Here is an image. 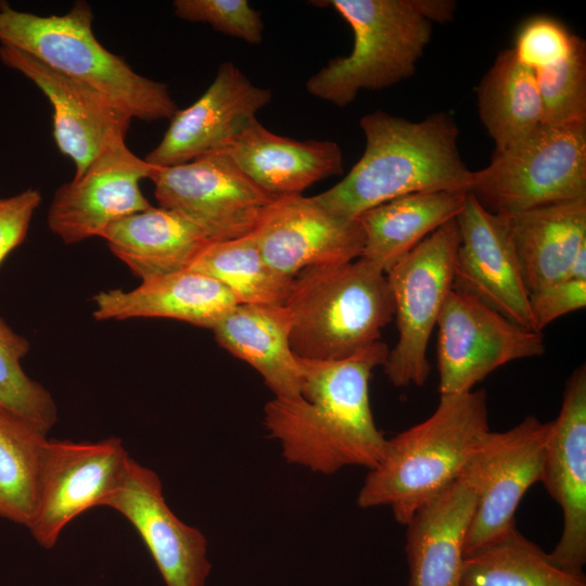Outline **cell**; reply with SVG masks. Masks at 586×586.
Masks as SVG:
<instances>
[{
	"instance_id": "10",
	"label": "cell",
	"mask_w": 586,
	"mask_h": 586,
	"mask_svg": "<svg viewBox=\"0 0 586 586\" xmlns=\"http://www.w3.org/2000/svg\"><path fill=\"white\" fill-rule=\"evenodd\" d=\"M150 180L161 207L196 224L212 241L251 233L275 198L255 184L221 151L186 164L157 167Z\"/></svg>"
},
{
	"instance_id": "27",
	"label": "cell",
	"mask_w": 586,
	"mask_h": 586,
	"mask_svg": "<svg viewBox=\"0 0 586 586\" xmlns=\"http://www.w3.org/2000/svg\"><path fill=\"white\" fill-rule=\"evenodd\" d=\"M476 95L480 118L495 152L524 139L542 124L535 73L518 62L512 48L499 52Z\"/></svg>"
},
{
	"instance_id": "28",
	"label": "cell",
	"mask_w": 586,
	"mask_h": 586,
	"mask_svg": "<svg viewBox=\"0 0 586 586\" xmlns=\"http://www.w3.org/2000/svg\"><path fill=\"white\" fill-rule=\"evenodd\" d=\"M461 586H586L515 526L463 559Z\"/></svg>"
},
{
	"instance_id": "12",
	"label": "cell",
	"mask_w": 586,
	"mask_h": 586,
	"mask_svg": "<svg viewBox=\"0 0 586 586\" xmlns=\"http://www.w3.org/2000/svg\"><path fill=\"white\" fill-rule=\"evenodd\" d=\"M129 455L122 440L47 441L37 508L28 530L43 548L58 543L65 526L89 509L103 507L116 488Z\"/></svg>"
},
{
	"instance_id": "31",
	"label": "cell",
	"mask_w": 586,
	"mask_h": 586,
	"mask_svg": "<svg viewBox=\"0 0 586 586\" xmlns=\"http://www.w3.org/2000/svg\"><path fill=\"white\" fill-rule=\"evenodd\" d=\"M29 347V342L0 317V407L48 435L58 421V408L49 391L21 366Z\"/></svg>"
},
{
	"instance_id": "8",
	"label": "cell",
	"mask_w": 586,
	"mask_h": 586,
	"mask_svg": "<svg viewBox=\"0 0 586 586\" xmlns=\"http://www.w3.org/2000/svg\"><path fill=\"white\" fill-rule=\"evenodd\" d=\"M459 231L453 219L419 243L385 275L392 292L398 339L383 365L396 387L421 386L431 366L428 344L454 286Z\"/></svg>"
},
{
	"instance_id": "5",
	"label": "cell",
	"mask_w": 586,
	"mask_h": 586,
	"mask_svg": "<svg viewBox=\"0 0 586 586\" xmlns=\"http://www.w3.org/2000/svg\"><path fill=\"white\" fill-rule=\"evenodd\" d=\"M351 26L352 52L328 62L306 81L309 94L339 107L358 92L381 90L409 78L446 13L442 0H329Z\"/></svg>"
},
{
	"instance_id": "6",
	"label": "cell",
	"mask_w": 586,
	"mask_h": 586,
	"mask_svg": "<svg viewBox=\"0 0 586 586\" xmlns=\"http://www.w3.org/2000/svg\"><path fill=\"white\" fill-rule=\"evenodd\" d=\"M284 306L293 354L315 360L341 359L380 341L395 313L386 275L361 257L304 269Z\"/></svg>"
},
{
	"instance_id": "23",
	"label": "cell",
	"mask_w": 586,
	"mask_h": 586,
	"mask_svg": "<svg viewBox=\"0 0 586 586\" xmlns=\"http://www.w3.org/2000/svg\"><path fill=\"white\" fill-rule=\"evenodd\" d=\"M101 238L142 281L189 269L214 242L192 220L161 206L113 222Z\"/></svg>"
},
{
	"instance_id": "3",
	"label": "cell",
	"mask_w": 586,
	"mask_h": 586,
	"mask_svg": "<svg viewBox=\"0 0 586 586\" xmlns=\"http://www.w3.org/2000/svg\"><path fill=\"white\" fill-rule=\"evenodd\" d=\"M484 390L441 396L424 421L387 440L357 496L360 508L387 506L406 525L415 513L458 480L489 432Z\"/></svg>"
},
{
	"instance_id": "37",
	"label": "cell",
	"mask_w": 586,
	"mask_h": 586,
	"mask_svg": "<svg viewBox=\"0 0 586 586\" xmlns=\"http://www.w3.org/2000/svg\"><path fill=\"white\" fill-rule=\"evenodd\" d=\"M568 279L586 280V246L575 256Z\"/></svg>"
},
{
	"instance_id": "9",
	"label": "cell",
	"mask_w": 586,
	"mask_h": 586,
	"mask_svg": "<svg viewBox=\"0 0 586 586\" xmlns=\"http://www.w3.org/2000/svg\"><path fill=\"white\" fill-rule=\"evenodd\" d=\"M436 326L441 396L468 393L495 369L545 352L539 332L520 327L455 289Z\"/></svg>"
},
{
	"instance_id": "34",
	"label": "cell",
	"mask_w": 586,
	"mask_h": 586,
	"mask_svg": "<svg viewBox=\"0 0 586 586\" xmlns=\"http://www.w3.org/2000/svg\"><path fill=\"white\" fill-rule=\"evenodd\" d=\"M577 39L561 22L536 16L522 25L512 50L520 64L535 72L569 58Z\"/></svg>"
},
{
	"instance_id": "21",
	"label": "cell",
	"mask_w": 586,
	"mask_h": 586,
	"mask_svg": "<svg viewBox=\"0 0 586 586\" xmlns=\"http://www.w3.org/2000/svg\"><path fill=\"white\" fill-rule=\"evenodd\" d=\"M477 500L460 474L406 524L409 586H461L464 539Z\"/></svg>"
},
{
	"instance_id": "32",
	"label": "cell",
	"mask_w": 586,
	"mask_h": 586,
	"mask_svg": "<svg viewBox=\"0 0 586 586\" xmlns=\"http://www.w3.org/2000/svg\"><path fill=\"white\" fill-rule=\"evenodd\" d=\"M542 104V124L586 125V44L578 37L571 55L534 72Z\"/></svg>"
},
{
	"instance_id": "35",
	"label": "cell",
	"mask_w": 586,
	"mask_h": 586,
	"mask_svg": "<svg viewBox=\"0 0 586 586\" xmlns=\"http://www.w3.org/2000/svg\"><path fill=\"white\" fill-rule=\"evenodd\" d=\"M528 305L537 332L569 313L586 306V280L564 279L528 294Z\"/></svg>"
},
{
	"instance_id": "18",
	"label": "cell",
	"mask_w": 586,
	"mask_h": 586,
	"mask_svg": "<svg viewBox=\"0 0 586 586\" xmlns=\"http://www.w3.org/2000/svg\"><path fill=\"white\" fill-rule=\"evenodd\" d=\"M271 98L270 89L253 85L237 65L225 62L205 92L176 111L163 139L144 160L170 167L218 151L257 119Z\"/></svg>"
},
{
	"instance_id": "30",
	"label": "cell",
	"mask_w": 586,
	"mask_h": 586,
	"mask_svg": "<svg viewBox=\"0 0 586 586\" xmlns=\"http://www.w3.org/2000/svg\"><path fill=\"white\" fill-rule=\"evenodd\" d=\"M189 269L222 283L239 304L284 305L293 281L265 260L253 232L209 243Z\"/></svg>"
},
{
	"instance_id": "14",
	"label": "cell",
	"mask_w": 586,
	"mask_h": 586,
	"mask_svg": "<svg viewBox=\"0 0 586 586\" xmlns=\"http://www.w3.org/2000/svg\"><path fill=\"white\" fill-rule=\"evenodd\" d=\"M540 482L560 506L562 533L548 553L559 569L577 576L586 564V367L568 378L560 412L549 422Z\"/></svg>"
},
{
	"instance_id": "24",
	"label": "cell",
	"mask_w": 586,
	"mask_h": 586,
	"mask_svg": "<svg viewBox=\"0 0 586 586\" xmlns=\"http://www.w3.org/2000/svg\"><path fill=\"white\" fill-rule=\"evenodd\" d=\"M212 330L219 346L262 375L273 397L301 396V369L291 349V316L284 305L238 304Z\"/></svg>"
},
{
	"instance_id": "26",
	"label": "cell",
	"mask_w": 586,
	"mask_h": 586,
	"mask_svg": "<svg viewBox=\"0 0 586 586\" xmlns=\"http://www.w3.org/2000/svg\"><path fill=\"white\" fill-rule=\"evenodd\" d=\"M467 192H425L400 196L361 213V258L386 273L446 222L456 219Z\"/></svg>"
},
{
	"instance_id": "15",
	"label": "cell",
	"mask_w": 586,
	"mask_h": 586,
	"mask_svg": "<svg viewBox=\"0 0 586 586\" xmlns=\"http://www.w3.org/2000/svg\"><path fill=\"white\" fill-rule=\"evenodd\" d=\"M103 507L120 513L133 526L165 586H206L212 570L207 539L169 508L155 471L129 457Z\"/></svg>"
},
{
	"instance_id": "19",
	"label": "cell",
	"mask_w": 586,
	"mask_h": 586,
	"mask_svg": "<svg viewBox=\"0 0 586 586\" xmlns=\"http://www.w3.org/2000/svg\"><path fill=\"white\" fill-rule=\"evenodd\" d=\"M0 61L30 81L53 107V137L80 176L105 143L129 128L131 117L94 88L62 74L33 55L0 44Z\"/></svg>"
},
{
	"instance_id": "17",
	"label": "cell",
	"mask_w": 586,
	"mask_h": 586,
	"mask_svg": "<svg viewBox=\"0 0 586 586\" xmlns=\"http://www.w3.org/2000/svg\"><path fill=\"white\" fill-rule=\"evenodd\" d=\"M265 260L293 279L306 268L359 258L365 235L357 218H344L302 194L273 200L252 231Z\"/></svg>"
},
{
	"instance_id": "11",
	"label": "cell",
	"mask_w": 586,
	"mask_h": 586,
	"mask_svg": "<svg viewBox=\"0 0 586 586\" xmlns=\"http://www.w3.org/2000/svg\"><path fill=\"white\" fill-rule=\"evenodd\" d=\"M549 430L534 416L505 432H488L463 474L473 485L476 506L464 539V557L494 542L514 525L527 489L540 482Z\"/></svg>"
},
{
	"instance_id": "4",
	"label": "cell",
	"mask_w": 586,
	"mask_h": 586,
	"mask_svg": "<svg viewBox=\"0 0 586 586\" xmlns=\"http://www.w3.org/2000/svg\"><path fill=\"white\" fill-rule=\"evenodd\" d=\"M87 1L48 16L14 9L0 0V44L20 49L51 68L94 88L131 118L153 122L178 110L167 85L136 73L93 34Z\"/></svg>"
},
{
	"instance_id": "13",
	"label": "cell",
	"mask_w": 586,
	"mask_h": 586,
	"mask_svg": "<svg viewBox=\"0 0 586 586\" xmlns=\"http://www.w3.org/2000/svg\"><path fill=\"white\" fill-rule=\"evenodd\" d=\"M126 133H115L78 177L59 187L48 211V226L65 244L102 237L113 222L152 205L140 189L156 166L136 155Z\"/></svg>"
},
{
	"instance_id": "25",
	"label": "cell",
	"mask_w": 586,
	"mask_h": 586,
	"mask_svg": "<svg viewBox=\"0 0 586 586\" xmlns=\"http://www.w3.org/2000/svg\"><path fill=\"white\" fill-rule=\"evenodd\" d=\"M506 216L528 293L568 279L586 246V198Z\"/></svg>"
},
{
	"instance_id": "36",
	"label": "cell",
	"mask_w": 586,
	"mask_h": 586,
	"mask_svg": "<svg viewBox=\"0 0 586 586\" xmlns=\"http://www.w3.org/2000/svg\"><path fill=\"white\" fill-rule=\"evenodd\" d=\"M41 200L40 191L34 188L0 199V264L25 240Z\"/></svg>"
},
{
	"instance_id": "2",
	"label": "cell",
	"mask_w": 586,
	"mask_h": 586,
	"mask_svg": "<svg viewBox=\"0 0 586 586\" xmlns=\"http://www.w3.org/2000/svg\"><path fill=\"white\" fill-rule=\"evenodd\" d=\"M362 156L348 174L314 198L331 213L357 218L391 200L425 192H468L472 170L463 163L454 118L434 113L410 122L374 111L360 119Z\"/></svg>"
},
{
	"instance_id": "1",
	"label": "cell",
	"mask_w": 586,
	"mask_h": 586,
	"mask_svg": "<svg viewBox=\"0 0 586 586\" xmlns=\"http://www.w3.org/2000/svg\"><path fill=\"white\" fill-rule=\"evenodd\" d=\"M388 351L378 341L341 359L297 357L301 396L273 397L264 407V425L288 463L329 475L380 462L387 440L373 419L369 381Z\"/></svg>"
},
{
	"instance_id": "33",
	"label": "cell",
	"mask_w": 586,
	"mask_h": 586,
	"mask_svg": "<svg viewBox=\"0 0 586 586\" xmlns=\"http://www.w3.org/2000/svg\"><path fill=\"white\" fill-rule=\"evenodd\" d=\"M173 7L179 18L206 23L215 30L250 44L263 40L262 15L246 0H175Z\"/></svg>"
},
{
	"instance_id": "7",
	"label": "cell",
	"mask_w": 586,
	"mask_h": 586,
	"mask_svg": "<svg viewBox=\"0 0 586 586\" xmlns=\"http://www.w3.org/2000/svg\"><path fill=\"white\" fill-rule=\"evenodd\" d=\"M468 192L502 215L585 199L586 125L540 124L472 171Z\"/></svg>"
},
{
	"instance_id": "20",
	"label": "cell",
	"mask_w": 586,
	"mask_h": 586,
	"mask_svg": "<svg viewBox=\"0 0 586 586\" xmlns=\"http://www.w3.org/2000/svg\"><path fill=\"white\" fill-rule=\"evenodd\" d=\"M218 151L275 199L302 194L315 182L343 173L336 142L280 136L257 119Z\"/></svg>"
},
{
	"instance_id": "22",
	"label": "cell",
	"mask_w": 586,
	"mask_h": 586,
	"mask_svg": "<svg viewBox=\"0 0 586 586\" xmlns=\"http://www.w3.org/2000/svg\"><path fill=\"white\" fill-rule=\"evenodd\" d=\"M93 302L97 320L169 318L209 329L239 304L222 283L191 269L144 280L130 291H101Z\"/></svg>"
},
{
	"instance_id": "29",
	"label": "cell",
	"mask_w": 586,
	"mask_h": 586,
	"mask_svg": "<svg viewBox=\"0 0 586 586\" xmlns=\"http://www.w3.org/2000/svg\"><path fill=\"white\" fill-rule=\"evenodd\" d=\"M47 434L0 407V517L26 527L34 519Z\"/></svg>"
},
{
	"instance_id": "16",
	"label": "cell",
	"mask_w": 586,
	"mask_h": 586,
	"mask_svg": "<svg viewBox=\"0 0 586 586\" xmlns=\"http://www.w3.org/2000/svg\"><path fill=\"white\" fill-rule=\"evenodd\" d=\"M456 222L459 246L453 289L476 298L520 327L536 331L507 216L487 211L467 192Z\"/></svg>"
}]
</instances>
